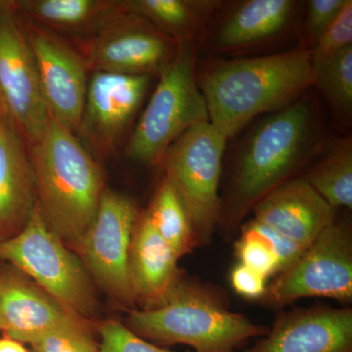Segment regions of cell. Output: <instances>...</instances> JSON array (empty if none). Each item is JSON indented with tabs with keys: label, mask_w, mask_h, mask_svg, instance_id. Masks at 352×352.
I'll return each instance as SVG.
<instances>
[{
	"label": "cell",
	"mask_w": 352,
	"mask_h": 352,
	"mask_svg": "<svg viewBox=\"0 0 352 352\" xmlns=\"http://www.w3.org/2000/svg\"><path fill=\"white\" fill-rule=\"evenodd\" d=\"M317 100L308 94L254 127L241 145L219 222L227 231L272 190L296 177L326 142Z\"/></svg>",
	"instance_id": "6da1fadb"
},
{
	"label": "cell",
	"mask_w": 352,
	"mask_h": 352,
	"mask_svg": "<svg viewBox=\"0 0 352 352\" xmlns=\"http://www.w3.org/2000/svg\"><path fill=\"white\" fill-rule=\"evenodd\" d=\"M196 80L208 122L228 140L261 113L291 105L314 87L311 53L298 48L261 56L197 59Z\"/></svg>",
	"instance_id": "7a4b0ae2"
},
{
	"label": "cell",
	"mask_w": 352,
	"mask_h": 352,
	"mask_svg": "<svg viewBox=\"0 0 352 352\" xmlns=\"http://www.w3.org/2000/svg\"><path fill=\"white\" fill-rule=\"evenodd\" d=\"M28 151L43 219L76 252L105 190L100 166L76 134L50 116L43 136Z\"/></svg>",
	"instance_id": "3957f363"
},
{
	"label": "cell",
	"mask_w": 352,
	"mask_h": 352,
	"mask_svg": "<svg viewBox=\"0 0 352 352\" xmlns=\"http://www.w3.org/2000/svg\"><path fill=\"white\" fill-rule=\"evenodd\" d=\"M126 325L146 340L195 352H236L270 330L229 310L214 289L184 278L160 307L129 310Z\"/></svg>",
	"instance_id": "277c9868"
},
{
	"label": "cell",
	"mask_w": 352,
	"mask_h": 352,
	"mask_svg": "<svg viewBox=\"0 0 352 352\" xmlns=\"http://www.w3.org/2000/svg\"><path fill=\"white\" fill-rule=\"evenodd\" d=\"M198 46L179 43L160 74L159 83L129 143L126 156L136 163L160 164L171 145L196 124L208 122L205 98L196 80Z\"/></svg>",
	"instance_id": "5b68a950"
},
{
	"label": "cell",
	"mask_w": 352,
	"mask_h": 352,
	"mask_svg": "<svg viewBox=\"0 0 352 352\" xmlns=\"http://www.w3.org/2000/svg\"><path fill=\"white\" fill-rule=\"evenodd\" d=\"M0 261L34 280L78 316L94 322L99 300L82 259L50 230L38 203L24 230L0 243Z\"/></svg>",
	"instance_id": "8992f818"
},
{
	"label": "cell",
	"mask_w": 352,
	"mask_h": 352,
	"mask_svg": "<svg viewBox=\"0 0 352 352\" xmlns=\"http://www.w3.org/2000/svg\"><path fill=\"white\" fill-rule=\"evenodd\" d=\"M227 139L210 122L184 132L164 155V177L175 187L198 245H208L219 222V182Z\"/></svg>",
	"instance_id": "52a82bcc"
},
{
	"label": "cell",
	"mask_w": 352,
	"mask_h": 352,
	"mask_svg": "<svg viewBox=\"0 0 352 352\" xmlns=\"http://www.w3.org/2000/svg\"><path fill=\"white\" fill-rule=\"evenodd\" d=\"M0 104L7 122L27 147L41 138L50 113L22 18L12 2L0 0Z\"/></svg>",
	"instance_id": "ba28073f"
},
{
	"label": "cell",
	"mask_w": 352,
	"mask_h": 352,
	"mask_svg": "<svg viewBox=\"0 0 352 352\" xmlns=\"http://www.w3.org/2000/svg\"><path fill=\"white\" fill-rule=\"evenodd\" d=\"M352 302V238L349 227L333 222L266 289V302L284 307L300 298Z\"/></svg>",
	"instance_id": "9c48e42d"
},
{
	"label": "cell",
	"mask_w": 352,
	"mask_h": 352,
	"mask_svg": "<svg viewBox=\"0 0 352 352\" xmlns=\"http://www.w3.org/2000/svg\"><path fill=\"white\" fill-rule=\"evenodd\" d=\"M138 214L127 197L104 190L94 224L76 251L94 283L129 310L136 305L129 275V249Z\"/></svg>",
	"instance_id": "30bf717a"
},
{
	"label": "cell",
	"mask_w": 352,
	"mask_h": 352,
	"mask_svg": "<svg viewBox=\"0 0 352 352\" xmlns=\"http://www.w3.org/2000/svg\"><path fill=\"white\" fill-rule=\"evenodd\" d=\"M178 46L147 21L122 9L82 41L80 53L94 72L152 76L170 63Z\"/></svg>",
	"instance_id": "8fae6325"
},
{
	"label": "cell",
	"mask_w": 352,
	"mask_h": 352,
	"mask_svg": "<svg viewBox=\"0 0 352 352\" xmlns=\"http://www.w3.org/2000/svg\"><path fill=\"white\" fill-rule=\"evenodd\" d=\"M303 2H222L198 47L208 54H244L288 36L300 25Z\"/></svg>",
	"instance_id": "7c38bea8"
},
{
	"label": "cell",
	"mask_w": 352,
	"mask_h": 352,
	"mask_svg": "<svg viewBox=\"0 0 352 352\" xmlns=\"http://www.w3.org/2000/svg\"><path fill=\"white\" fill-rule=\"evenodd\" d=\"M22 20L36 59L48 113L69 131L78 133L88 85L85 59L54 32Z\"/></svg>",
	"instance_id": "4fadbf2b"
},
{
	"label": "cell",
	"mask_w": 352,
	"mask_h": 352,
	"mask_svg": "<svg viewBox=\"0 0 352 352\" xmlns=\"http://www.w3.org/2000/svg\"><path fill=\"white\" fill-rule=\"evenodd\" d=\"M152 76L94 72L78 133L98 154L113 152L147 94Z\"/></svg>",
	"instance_id": "5bb4252c"
},
{
	"label": "cell",
	"mask_w": 352,
	"mask_h": 352,
	"mask_svg": "<svg viewBox=\"0 0 352 352\" xmlns=\"http://www.w3.org/2000/svg\"><path fill=\"white\" fill-rule=\"evenodd\" d=\"M78 316L9 263L0 268V331L28 344L54 329L96 325Z\"/></svg>",
	"instance_id": "9a60e30c"
},
{
	"label": "cell",
	"mask_w": 352,
	"mask_h": 352,
	"mask_svg": "<svg viewBox=\"0 0 352 352\" xmlns=\"http://www.w3.org/2000/svg\"><path fill=\"white\" fill-rule=\"evenodd\" d=\"M244 352H352V309L315 307L285 312Z\"/></svg>",
	"instance_id": "2e32d148"
},
{
	"label": "cell",
	"mask_w": 352,
	"mask_h": 352,
	"mask_svg": "<svg viewBox=\"0 0 352 352\" xmlns=\"http://www.w3.org/2000/svg\"><path fill=\"white\" fill-rule=\"evenodd\" d=\"M254 219L307 248L336 221V210L302 177L272 190L254 206Z\"/></svg>",
	"instance_id": "e0dca14e"
},
{
	"label": "cell",
	"mask_w": 352,
	"mask_h": 352,
	"mask_svg": "<svg viewBox=\"0 0 352 352\" xmlns=\"http://www.w3.org/2000/svg\"><path fill=\"white\" fill-rule=\"evenodd\" d=\"M178 259L153 226L147 212H139L129 249V275L141 309L163 305L182 281Z\"/></svg>",
	"instance_id": "ac0fdd59"
},
{
	"label": "cell",
	"mask_w": 352,
	"mask_h": 352,
	"mask_svg": "<svg viewBox=\"0 0 352 352\" xmlns=\"http://www.w3.org/2000/svg\"><path fill=\"white\" fill-rule=\"evenodd\" d=\"M36 204L27 145L4 118L0 122V243L24 230Z\"/></svg>",
	"instance_id": "d6986e66"
},
{
	"label": "cell",
	"mask_w": 352,
	"mask_h": 352,
	"mask_svg": "<svg viewBox=\"0 0 352 352\" xmlns=\"http://www.w3.org/2000/svg\"><path fill=\"white\" fill-rule=\"evenodd\" d=\"M13 8L22 19L50 31L85 39L122 11L120 0H19Z\"/></svg>",
	"instance_id": "ffe728a7"
},
{
	"label": "cell",
	"mask_w": 352,
	"mask_h": 352,
	"mask_svg": "<svg viewBox=\"0 0 352 352\" xmlns=\"http://www.w3.org/2000/svg\"><path fill=\"white\" fill-rule=\"evenodd\" d=\"M222 2L219 0H120L124 11L147 21L175 43H195L198 47Z\"/></svg>",
	"instance_id": "44dd1931"
},
{
	"label": "cell",
	"mask_w": 352,
	"mask_h": 352,
	"mask_svg": "<svg viewBox=\"0 0 352 352\" xmlns=\"http://www.w3.org/2000/svg\"><path fill=\"white\" fill-rule=\"evenodd\" d=\"M302 175L335 208H352V138L324 143Z\"/></svg>",
	"instance_id": "7402d4cb"
},
{
	"label": "cell",
	"mask_w": 352,
	"mask_h": 352,
	"mask_svg": "<svg viewBox=\"0 0 352 352\" xmlns=\"http://www.w3.org/2000/svg\"><path fill=\"white\" fill-rule=\"evenodd\" d=\"M146 212L157 232L178 258L199 247L184 206L175 187L164 176Z\"/></svg>",
	"instance_id": "603a6c76"
},
{
	"label": "cell",
	"mask_w": 352,
	"mask_h": 352,
	"mask_svg": "<svg viewBox=\"0 0 352 352\" xmlns=\"http://www.w3.org/2000/svg\"><path fill=\"white\" fill-rule=\"evenodd\" d=\"M314 85L342 120L352 116V45L314 67Z\"/></svg>",
	"instance_id": "cb8c5ba5"
},
{
	"label": "cell",
	"mask_w": 352,
	"mask_h": 352,
	"mask_svg": "<svg viewBox=\"0 0 352 352\" xmlns=\"http://www.w3.org/2000/svg\"><path fill=\"white\" fill-rule=\"evenodd\" d=\"M97 325V324H96ZM96 325L54 329L30 340L31 352H98Z\"/></svg>",
	"instance_id": "d4e9b609"
},
{
	"label": "cell",
	"mask_w": 352,
	"mask_h": 352,
	"mask_svg": "<svg viewBox=\"0 0 352 352\" xmlns=\"http://www.w3.org/2000/svg\"><path fill=\"white\" fill-rule=\"evenodd\" d=\"M349 0H309L303 2L300 31L302 50L311 51L326 30L337 19Z\"/></svg>",
	"instance_id": "484cf974"
},
{
	"label": "cell",
	"mask_w": 352,
	"mask_h": 352,
	"mask_svg": "<svg viewBox=\"0 0 352 352\" xmlns=\"http://www.w3.org/2000/svg\"><path fill=\"white\" fill-rule=\"evenodd\" d=\"M96 331L100 336L98 352H173L139 337L120 321L101 322Z\"/></svg>",
	"instance_id": "4316f807"
},
{
	"label": "cell",
	"mask_w": 352,
	"mask_h": 352,
	"mask_svg": "<svg viewBox=\"0 0 352 352\" xmlns=\"http://www.w3.org/2000/svg\"><path fill=\"white\" fill-rule=\"evenodd\" d=\"M352 45V1L349 0L342 12L315 44L311 53L312 67L318 66Z\"/></svg>",
	"instance_id": "83f0119b"
},
{
	"label": "cell",
	"mask_w": 352,
	"mask_h": 352,
	"mask_svg": "<svg viewBox=\"0 0 352 352\" xmlns=\"http://www.w3.org/2000/svg\"><path fill=\"white\" fill-rule=\"evenodd\" d=\"M236 256L239 263L256 271L268 280L280 273L279 261L270 247L252 234L241 231L235 244Z\"/></svg>",
	"instance_id": "f1b7e54d"
},
{
	"label": "cell",
	"mask_w": 352,
	"mask_h": 352,
	"mask_svg": "<svg viewBox=\"0 0 352 352\" xmlns=\"http://www.w3.org/2000/svg\"><path fill=\"white\" fill-rule=\"evenodd\" d=\"M241 231L256 236L270 248L271 251L274 252L279 261L280 268H281L280 272L287 270L289 266L295 263L307 249L254 219L243 224L241 226Z\"/></svg>",
	"instance_id": "f546056e"
},
{
	"label": "cell",
	"mask_w": 352,
	"mask_h": 352,
	"mask_svg": "<svg viewBox=\"0 0 352 352\" xmlns=\"http://www.w3.org/2000/svg\"><path fill=\"white\" fill-rule=\"evenodd\" d=\"M230 279L238 295L249 300H258L265 296L267 279L244 264L238 263L231 271Z\"/></svg>",
	"instance_id": "4dcf8cb0"
},
{
	"label": "cell",
	"mask_w": 352,
	"mask_h": 352,
	"mask_svg": "<svg viewBox=\"0 0 352 352\" xmlns=\"http://www.w3.org/2000/svg\"><path fill=\"white\" fill-rule=\"evenodd\" d=\"M0 352H31L22 342L3 335L0 338Z\"/></svg>",
	"instance_id": "1f68e13d"
},
{
	"label": "cell",
	"mask_w": 352,
	"mask_h": 352,
	"mask_svg": "<svg viewBox=\"0 0 352 352\" xmlns=\"http://www.w3.org/2000/svg\"><path fill=\"white\" fill-rule=\"evenodd\" d=\"M4 119L3 111H2L1 104H0V122Z\"/></svg>",
	"instance_id": "d6a6232c"
},
{
	"label": "cell",
	"mask_w": 352,
	"mask_h": 352,
	"mask_svg": "<svg viewBox=\"0 0 352 352\" xmlns=\"http://www.w3.org/2000/svg\"><path fill=\"white\" fill-rule=\"evenodd\" d=\"M0 268H1V264H0Z\"/></svg>",
	"instance_id": "836d02e7"
}]
</instances>
